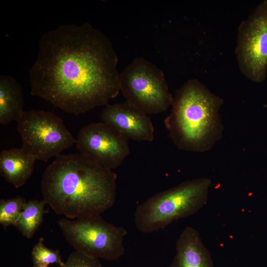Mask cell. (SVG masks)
<instances>
[{
  "label": "cell",
  "mask_w": 267,
  "mask_h": 267,
  "mask_svg": "<svg viewBox=\"0 0 267 267\" xmlns=\"http://www.w3.org/2000/svg\"><path fill=\"white\" fill-rule=\"evenodd\" d=\"M118 56L89 23L63 25L42 37L29 71L31 93L70 114L108 104L120 91Z\"/></svg>",
  "instance_id": "6da1fadb"
},
{
  "label": "cell",
  "mask_w": 267,
  "mask_h": 267,
  "mask_svg": "<svg viewBox=\"0 0 267 267\" xmlns=\"http://www.w3.org/2000/svg\"><path fill=\"white\" fill-rule=\"evenodd\" d=\"M117 175L80 153L60 154L44 172L43 200L69 219L101 215L116 199Z\"/></svg>",
  "instance_id": "7a4b0ae2"
},
{
  "label": "cell",
  "mask_w": 267,
  "mask_h": 267,
  "mask_svg": "<svg viewBox=\"0 0 267 267\" xmlns=\"http://www.w3.org/2000/svg\"><path fill=\"white\" fill-rule=\"evenodd\" d=\"M222 99L197 80H189L176 90L172 111L164 120L169 136L180 149L201 151L220 130L218 112Z\"/></svg>",
  "instance_id": "3957f363"
},
{
  "label": "cell",
  "mask_w": 267,
  "mask_h": 267,
  "mask_svg": "<svg viewBox=\"0 0 267 267\" xmlns=\"http://www.w3.org/2000/svg\"><path fill=\"white\" fill-rule=\"evenodd\" d=\"M211 183L206 178L188 180L148 198L136 208V228L151 233L193 215L206 204Z\"/></svg>",
  "instance_id": "277c9868"
},
{
  "label": "cell",
  "mask_w": 267,
  "mask_h": 267,
  "mask_svg": "<svg viewBox=\"0 0 267 267\" xmlns=\"http://www.w3.org/2000/svg\"><path fill=\"white\" fill-rule=\"evenodd\" d=\"M58 224L75 250L89 257L114 261L125 253L126 229L107 222L100 214L75 219L62 218Z\"/></svg>",
  "instance_id": "5b68a950"
},
{
  "label": "cell",
  "mask_w": 267,
  "mask_h": 267,
  "mask_svg": "<svg viewBox=\"0 0 267 267\" xmlns=\"http://www.w3.org/2000/svg\"><path fill=\"white\" fill-rule=\"evenodd\" d=\"M126 101L147 115L166 111L173 102L163 71L142 57L134 58L119 74Z\"/></svg>",
  "instance_id": "8992f818"
},
{
  "label": "cell",
  "mask_w": 267,
  "mask_h": 267,
  "mask_svg": "<svg viewBox=\"0 0 267 267\" xmlns=\"http://www.w3.org/2000/svg\"><path fill=\"white\" fill-rule=\"evenodd\" d=\"M17 122L22 148L36 160L47 162L76 142L62 119L51 112L24 111Z\"/></svg>",
  "instance_id": "52a82bcc"
},
{
  "label": "cell",
  "mask_w": 267,
  "mask_h": 267,
  "mask_svg": "<svg viewBox=\"0 0 267 267\" xmlns=\"http://www.w3.org/2000/svg\"><path fill=\"white\" fill-rule=\"evenodd\" d=\"M242 73L259 83L267 77V0L257 6L238 28L235 48Z\"/></svg>",
  "instance_id": "ba28073f"
},
{
  "label": "cell",
  "mask_w": 267,
  "mask_h": 267,
  "mask_svg": "<svg viewBox=\"0 0 267 267\" xmlns=\"http://www.w3.org/2000/svg\"><path fill=\"white\" fill-rule=\"evenodd\" d=\"M128 140L111 125L101 122L84 127L76 143L80 154L112 170L120 166L130 154Z\"/></svg>",
  "instance_id": "9c48e42d"
},
{
  "label": "cell",
  "mask_w": 267,
  "mask_h": 267,
  "mask_svg": "<svg viewBox=\"0 0 267 267\" xmlns=\"http://www.w3.org/2000/svg\"><path fill=\"white\" fill-rule=\"evenodd\" d=\"M101 118L128 140L148 142L154 140V129L148 115L126 101L106 105Z\"/></svg>",
  "instance_id": "30bf717a"
},
{
  "label": "cell",
  "mask_w": 267,
  "mask_h": 267,
  "mask_svg": "<svg viewBox=\"0 0 267 267\" xmlns=\"http://www.w3.org/2000/svg\"><path fill=\"white\" fill-rule=\"evenodd\" d=\"M170 267H213L210 253L194 228L187 226L181 233Z\"/></svg>",
  "instance_id": "8fae6325"
},
{
  "label": "cell",
  "mask_w": 267,
  "mask_h": 267,
  "mask_svg": "<svg viewBox=\"0 0 267 267\" xmlns=\"http://www.w3.org/2000/svg\"><path fill=\"white\" fill-rule=\"evenodd\" d=\"M36 160L22 148L2 150L0 153V176L15 188H19L32 175Z\"/></svg>",
  "instance_id": "7c38bea8"
},
{
  "label": "cell",
  "mask_w": 267,
  "mask_h": 267,
  "mask_svg": "<svg viewBox=\"0 0 267 267\" xmlns=\"http://www.w3.org/2000/svg\"><path fill=\"white\" fill-rule=\"evenodd\" d=\"M24 99L19 82L9 75L0 77V124L17 121L24 112Z\"/></svg>",
  "instance_id": "4fadbf2b"
},
{
  "label": "cell",
  "mask_w": 267,
  "mask_h": 267,
  "mask_svg": "<svg viewBox=\"0 0 267 267\" xmlns=\"http://www.w3.org/2000/svg\"><path fill=\"white\" fill-rule=\"evenodd\" d=\"M46 202L31 200L27 202L14 226L28 239L33 237L43 222Z\"/></svg>",
  "instance_id": "5bb4252c"
},
{
  "label": "cell",
  "mask_w": 267,
  "mask_h": 267,
  "mask_svg": "<svg viewBox=\"0 0 267 267\" xmlns=\"http://www.w3.org/2000/svg\"><path fill=\"white\" fill-rule=\"evenodd\" d=\"M27 202L19 195L0 200V224L4 229L15 225Z\"/></svg>",
  "instance_id": "9a60e30c"
},
{
  "label": "cell",
  "mask_w": 267,
  "mask_h": 267,
  "mask_svg": "<svg viewBox=\"0 0 267 267\" xmlns=\"http://www.w3.org/2000/svg\"><path fill=\"white\" fill-rule=\"evenodd\" d=\"M44 238H40L34 245L31 252L34 265L48 266L52 264H57L59 266L64 264L58 250L47 248L44 244Z\"/></svg>",
  "instance_id": "2e32d148"
},
{
  "label": "cell",
  "mask_w": 267,
  "mask_h": 267,
  "mask_svg": "<svg viewBox=\"0 0 267 267\" xmlns=\"http://www.w3.org/2000/svg\"><path fill=\"white\" fill-rule=\"evenodd\" d=\"M59 267H105L98 259L89 257L78 251L70 253L65 262Z\"/></svg>",
  "instance_id": "e0dca14e"
},
{
  "label": "cell",
  "mask_w": 267,
  "mask_h": 267,
  "mask_svg": "<svg viewBox=\"0 0 267 267\" xmlns=\"http://www.w3.org/2000/svg\"><path fill=\"white\" fill-rule=\"evenodd\" d=\"M32 267H48V266H41V265H34Z\"/></svg>",
  "instance_id": "ac0fdd59"
}]
</instances>
